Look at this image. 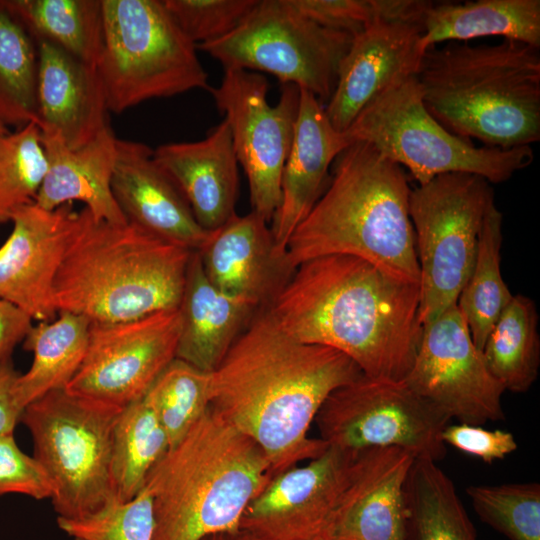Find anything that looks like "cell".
Wrapping results in <instances>:
<instances>
[{"label": "cell", "instance_id": "27", "mask_svg": "<svg viewBox=\"0 0 540 540\" xmlns=\"http://www.w3.org/2000/svg\"><path fill=\"white\" fill-rule=\"evenodd\" d=\"M421 23L427 49L443 42L489 36L540 47L539 0L431 2Z\"/></svg>", "mask_w": 540, "mask_h": 540}, {"label": "cell", "instance_id": "22", "mask_svg": "<svg viewBox=\"0 0 540 540\" xmlns=\"http://www.w3.org/2000/svg\"><path fill=\"white\" fill-rule=\"evenodd\" d=\"M351 143L345 132L333 127L325 106L300 89L293 141L282 171L281 199L270 222L281 254L286 255L291 235L325 190L334 160Z\"/></svg>", "mask_w": 540, "mask_h": 540}, {"label": "cell", "instance_id": "44", "mask_svg": "<svg viewBox=\"0 0 540 540\" xmlns=\"http://www.w3.org/2000/svg\"><path fill=\"white\" fill-rule=\"evenodd\" d=\"M18 375L11 361L0 363V436L13 434L24 411L14 395Z\"/></svg>", "mask_w": 540, "mask_h": 540}, {"label": "cell", "instance_id": "30", "mask_svg": "<svg viewBox=\"0 0 540 540\" xmlns=\"http://www.w3.org/2000/svg\"><path fill=\"white\" fill-rule=\"evenodd\" d=\"M405 503L409 540H477L452 480L436 461L414 458Z\"/></svg>", "mask_w": 540, "mask_h": 540}, {"label": "cell", "instance_id": "32", "mask_svg": "<svg viewBox=\"0 0 540 540\" xmlns=\"http://www.w3.org/2000/svg\"><path fill=\"white\" fill-rule=\"evenodd\" d=\"M502 224L503 215L494 200L485 213L474 263L456 303L481 351L513 296L501 273Z\"/></svg>", "mask_w": 540, "mask_h": 540}, {"label": "cell", "instance_id": "10", "mask_svg": "<svg viewBox=\"0 0 540 540\" xmlns=\"http://www.w3.org/2000/svg\"><path fill=\"white\" fill-rule=\"evenodd\" d=\"M493 201L490 183L470 173L439 175L411 189L409 215L419 265L422 326L457 303Z\"/></svg>", "mask_w": 540, "mask_h": 540}, {"label": "cell", "instance_id": "43", "mask_svg": "<svg viewBox=\"0 0 540 540\" xmlns=\"http://www.w3.org/2000/svg\"><path fill=\"white\" fill-rule=\"evenodd\" d=\"M32 321L20 308L0 298V363L11 361L14 349L33 326Z\"/></svg>", "mask_w": 540, "mask_h": 540}, {"label": "cell", "instance_id": "25", "mask_svg": "<svg viewBox=\"0 0 540 540\" xmlns=\"http://www.w3.org/2000/svg\"><path fill=\"white\" fill-rule=\"evenodd\" d=\"M47 172L35 203L47 210L79 201L95 220L127 223L112 193L117 138L108 123L91 141L71 149L53 133H42Z\"/></svg>", "mask_w": 540, "mask_h": 540}, {"label": "cell", "instance_id": "21", "mask_svg": "<svg viewBox=\"0 0 540 540\" xmlns=\"http://www.w3.org/2000/svg\"><path fill=\"white\" fill-rule=\"evenodd\" d=\"M111 188L126 222L156 237L197 251L211 233L144 143L117 138Z\"/></svg>", "mask_w": 540, "mask_h": 540}, {"label": "cell", "instance_id": "40", "mask_svg": "<svg viewBox=\"0 0 540 540\" xmlns=\"http://www.w3.org/2000/svg\"><path fill=\"white\" fill-rule=\"evenodd\" d=\"M257 2L258 0H163L173 20L196 47L231 33Z\"/></svg>", "mask_w": 540, "mask_h": 540}, {"label": "cell", "instance_id": "8", "mask_svg": "<svg viewBox=\"0 0 540 540\" xmlns=\"http://www.w3.org/2000/svg\"><path fill=\"white\" fill-rule=\"evenodd\" d=\"M344 132L351 142H367L383 157L406 168L418 185L456 172L502 183L534 158L531 146L477 147L472 140L448 131L426 109L415 76L377 95Z\"/></svg>", "mask_w": 540, "mask_h": 540}, {"label": "cell", "instance_id": "7", "mask_svg": "<svg viewBox=\"0 0 540 540\" xmlns=\"http://www.w3.org/2000/svg\"><path fill=\"white\" fill-rule=\"evenodd\" d=\"M103 41L97 69L109 112L194 89L209 90L197 47L163 1L101 0Z\"/></svg>", "mask_w": 540, "mask_h": 540}, {"label": "cell", "instance_id": "29", "mask_svg": "<svg viewBox=\"0 0 540 540\" xmlns=\"http://www.w3.org/2000/svg\"><path fill=\"white\" fill-rule=\"evenodd\" d=\"M35 44L48 42L97 66L103 41L101 0H0Z\"/></svg>", "mask_w": 540, "mask_h": 540}, {"label": "cell", "instance_id": "31", "mask_svg": "<svg viewBox=\"0 0 540 540\" xmlns=\"http://www.w3.org/2000/svg\"><path fill=\"white\" fill-rule=\"evenodd\" d=\"M535 302L513 294L494 323L482 354L492 376L505 391L525 393L537 380L540 336Z\"/></svg>", "mask_w": 540, "mask_h": 540}, {"label": "cell", "instance_id": "3", "mask_svg": "<svg viewBox=\"0 0 540 540\" xmlns=\"http://www.w3.org/2000/svg\"><path fill=\"white\" fill-rule=\"evenodd\" d=\"M407 175L370 144L352 142L334 160L329 182L291 235L292 269L326 255H350L419 284Z\"/></svg>", "mask_w": 540, "mask_h": 540}, {"label": "cell", "instance_id": "13", "mask_svg": "<svg viewBox=\"0 0 540 540\" xmlns=\"http://www.w3.org/2000/svg\"><path fill=\"white\" fill-rule=\"evenodd\" d=\"M267 79L258 73L226 69L221 83L210 87L224 114L238 163L249 183L252 211L269 224L281 199V177L299 107L300 89L284 84L278 102L267 101Z\"/></svg>", "mask_w": 540, "mask_h": 540}, {"label": "cell", "instance_id": "1", "mask_svg": "<svg viewBox=\"0 0 540 540\" xmlns=\"http://www.w3.org/2000/svg\"><path fill=\"white\" fill-rule=\"evenodd\" d=\"M362 374L343 353L292 338L259 308L210 372V407L262 449L275 475L328 448L310 426L329 395Z\"/></svg>", "mask_w": 540, "mask_h": 540}, {"label": "cell", "instance_id": "24", "mask_svg": "<svg viewBox=\"0 0 540 540\" xmlns=\"http://www.w3.org/2000/svg\"><path fill=\"white\" fill-rule=\"evenodd\" d=\"M153 158L204 230L214 231L236 214L238 161L226 120L201 140L160 145Z\"/></svg>", "mask_w": 540, "mask_h": 540}, {"label": "cell", "instance_id": "9", "mask_svg": "<svg viewBox=\"0 0 540 540\" xmlns=\"http://www.w3.org/2000/svg\"><path fill=\"white\" fill-rule=\"evenodd\" d=\"M123 408L68 392L47 393L24 409L34 457L53 485L58 517L87 516L112 497L113 431Z\"/></svg>", "mask_w": 540, "mask_h": 540}, {"label": "cell", "instance_id": "6", "mask_svg": "<svg viewBox=\"0 0 540 540\" xmlns=\"http://www.w3.org/2000/svg\"><path fill=\"white\" fill-rule=\"evenodd\" d=\"M192 252L83 208L54 282L57 313L116 323L178 308Z\"/></svg>", "mask_w": 540, "mask_h": 540}, {"label": "cell", "instance_id": "26", "mask_svg": "<svg viewBox=\"0 0 540 540\" xmlns=\"http://www.w3.org/2000/svg\"><path fill=\"white\" fill-rule=\"evenodd\" d=\"M178 309L176 358L205 372L217 368L257 310L213 285L198 251L192 252Z\"/></svg>", "mask_w": 540, "mask_h": 540}, {"label": "cell", "instance_id": "45", "mask_svg": "<svg viewBox=\"0 0 540 540\" xmlns=\"http://www.w3.org/2000/svg\"><path fill=\"white\" fill-rule=\"evenodd\" d=\"M202 540H257V539L251 536L250 534L239 529L234 532H224V533L210 535Z\"/></svg>", "mask_w": 540, "mask_h": 540}, {"label": "cell", "instance_id": "28", "mask_svg": "<svg viewBox=\"0 0 540 540\" xmlns=\"http://www.w3.org/2000/svg\"><path fill=\"white\" fill-rule=\"evenodd\" d=\"M57 315L50 322L33 325L23 340L24 349L32 353L30 368L14 383L15 398L23 409L47 393L65 388L85 357L91 322L70 312Z\"/></svg>", "mask_w": 540, "mask_h": 540}, {"label": "cell", "instance_id": "19", "mask_svg": "<svg viewBox=\"0 0 540 540\" xmlns=\"http://www.w3.org/2000/svg\"><path fill=\"white\" fill-rule=\"evenodd\" d=\"M414 456L397 447L354 454L330 540H409L405 484Z\"/></svg>", "mask_w": 540, "mask_h": 540}, {"label": "cell", "instance_id": "38", "mask_svg": "<svg viewBox=\"0 0 540 540\" xmlns=\"http://www.w3.org/2000/svg\"><path fill=\"white\" fill-rule=\"evenodd\" d=\"M58 527L74 540H153V498L142 488L131 500L111 498L95 512L76 519L57 517Z\"/></svg>", "mask_w": 540, "mask_h": 540}, {"label": "cell", "instance_id": "4", "mask_svg": "<svg viewBox=\"0 0 540 540\" xmlns=\"http://www.w3.org/2000/svg\"><path fill=\"white\" fill-rule=\"evenodd\" d=\"M415 77L426 109L451 133L501 149L540 140L539 48L449 42L426 50Z\"/></svg>", "mask_w": 540, "mask_h": 540}, {"label": "cell", "instance_id": "33", "mask_svg": "<svg viewBox=\"0 0 540 540\" xmlns=\"http://www.w3.org/2000/svg\"><path fill=\"white\" fill-rule=\"evenodd\" d=\"M169 448L168 436L144 397L125 406L113 431V498L122 502L134 498L143 488L150 470Z\"/></svg>", "mask_w": 540, "mask_h": 540}, {"label": "cell", "instance_id": "37", "mask_svg": "<svg viewBox=\"0 0 540 540\" xmlns=\"http://www.w3.org/2000/svg\"><path fill=\"white\" fill-rule=\"evenodd\" d=\"M466 493L478 517L510 540H540L539 483L470 485Z\"/></svg>", "mask_w": 540, "mask_h": 540}, {"label": "cell", "instance_id": "11", "mask_svg": "<svg viewBox=\"0 0 540 540\" xmlns=\"http://www.w3.org/2000/svg\"><path fill=\"white\" fill-rule=\"evenodd\" d=\"M353 36L318 25L289 0H258L228 35L197 45L226 69L263 71L312 93L324 106Z\"/></svg>", "mask_w": 540, "mask_h": 540}, {"label": "cell", "instance_id": "2", "mask_svg": "<svg viewBox=\"0 0 540 540\" xmlns=\"http://www.w3.org/2000/svg\"><path fill=\"white\" fill-rule=\"evenodd\" d=\"M266 309L292 338L343 353L371 378L404 380L422 334L418 285L350 255L302 262Z\"/></svg>", "mask_w": 540, "mask_h": 540}, {"label": "cell", "instance_id": "17", "mask_svg": "<svg viewBox=\"0 0 540 540\" xmlns=\"http://www.w3.org/2000/svg\"><path fill=\"white\" fill-rule=\"evenodd\" d=\"M79 220L72 203L47 210L34 202L18 209L0 246V298L32 320L55 318L54 282Z\"/></svg>", "mask_w": 540, "mask_h": 540}, {"label": "cell", "instance_id": "16", "mask_svg": "<svg viewBox=\"0 0 540 540\" xmlns=\"http://www.w3.org/2000/svg\"><path fill=\"white\" fill-rule=\"evenodd\" d=\"M355 453L328 446L316 458L275 474L246 507L239 529L257 540H330Z\"/></svg>", "mask_w": 540, "mask_h": 540}, {"label": "cell", "instance_id": "20", "mask_svg": "<svg viewBox=\"0 0 540 540\" xmlns=\"http://www.w3.org/2000/svg\"><path fill=\"white\" fill-rule=\"evenodd\" d=\"M197 251L213 285L257 309L272 303L295 270L277 250L270 224L254 211L236 213Z\"/></svg>", "mask_w": 540, "mask_h": 540}, {"label": "cell", "instance_id": "5", "mask_svg": "<svg viewBox=\"0 0 540 540\" xmlns=\"http://www.w3.org/2000/svg\"><path fill=\"white\" fill-rule=\"evenodd\" d=\"M248 436L210 406L150 470L153 540H202L239 530L243 513L273 477Z\"/></svg>", "mask_w": 540, "mask_h": 540}, {"label": "cell", "instance_id": "35", "mask_svg": "<svg viewBox=\"0 0 540 540\" xmlns=\"http://www.w3.org/2000/svg\"><path fill=\"white\" fill-rule=\"evenodd\" d=\"M210 372L175 358L143 396L156 413L170 443H177L207 411Z\"/></svg>", "mask_w": 540, "mask_h": 540}, {"label": "cell", "instance_id": "15", "mask_svg": "<svg viewBox=\"0 0 540 540\" xmlns=\"http://www.w3.org/2000/svg\"><path fill=\"white\" fill-rule=\"evenodd\" d=\"M404 381L459 423L482 426L505 418V390L488 370L457 304L422 326Z\"/></svg>", "mask_w": 540, "mask_h": 540}, {"label": "cell", "instance_id": "47", "mask_svg": "<svg viewBox=\"0 0 540 540\" xmlns=\"http://www.w3.org/2000/svg\"><path fill=\"white\" fill-rule=\"evenodd\" d=\"M316 540H326V539H316Z\"/></svg>", "mask_w": 540, "mask_h": 540}, {"label": "cell", "instance_id": "18", "mask_svg": "<svg viewBox=\"0 0 540 540\" xmlns=\"http://www.w3.org/2000/svg\"><path fill=\"white\" fill-rule=\"evenodd\" d=\"M426 50L421 20H379L354 35L325 105L333 127L344 132L377 95L416 76Z\"/></svg>", "mask_w": 540, "mask_h": 540}, {"label": "cell", "instance_id": "41", "mask_svg": "<svg viewBox=\"0 0 540 540\" xmlns=\"http://www.w3.org/2000/svg\"><path fill=\"white\" fill-rule=\"evenodd\" d=\"M52 482L38 460L24 453L14 435L0 436V496L16 493L37 500L51 499Z\"/></svg>", "mask_w": 540, "mask_h": 540}, {"label": "cell", "instance_id": "34", "mask_svg": "<svg viewBox=\"0 0 540 540\" xmlns=\"http://www.w3.org/2000/svg\"><path fill=\"white\" fill-rule=\"evenodd\" d=\"M37 46L0 8V120L16 129L37 123Z\"/></svg>", "mask_w": 540, "mask_h": 540}, {"label": "cell", "instance_id": "39", "mask_svg": "<svg viewBox=\"0 0 540 540\" xmlns=\"http://www.w3.org/2000/svg\"><path fill=\"white\" fill-rule=\"evenodd\" d=\"M308 19L352 36L379 20H422L431 1L423 0H289Z\"/></svg>", "mask_w": 540, "mask_h": 540}, {"label": "cell", "instance_id": "23", "mask_svg": "<svg viewBox=\"0 0 540 540\" xmlns=\"http://www.w3.org/2000/svg\"><path fill=\"white\" fill-rule=\"evenodd\" d=\"M36 46L37 125L42 133L56 134L67 147L77 149L109 123L97 66L48 42Z\"/></svg>", "mask_w": 540, "mask_h": 540}, {"label": "cell", "instance_id": "12", "mask_svg": "<svg viewBox=\"0 0 540 540\" xmlns=\"http://www.w3.org/2000/svg\"><path fill=\"white\" fill-rule=\"evenodd\" d=\"M450 420L404 380L362 374L333 391L314 422L328 446L350 452L397 447L437 462L446 455L441 434Z\"/></svg>", "mask_w": 540, "mask_h": 540}, {"label": "cell", "instance_id": "36", "mask_svg": "<svg viewBox=\"0 0 540 540\" xmlns=\"http://www.w3.org/2000/svg\"><path fill=\"white\" fill-rule=\"evenodd\" d=\"M42 134L35 122L0 136V223L34 203L47 172Z\"/></svg>", "mask_w": 540, "mask_h": 540}, {"label": "cell", "instance_id": "46", "mask_svg": "<svg viewBox=\"0 0 540 540\" xmlns=\"http://www.w3.org/2000/svg\"><path fill=\"white\" fill-rule=\"evenodd\" d=\"M9 132L8 126H6L1 120H0V136L6 134Z\"/></svg>", "mask_w": 540, "mask_h": 540}, {"label": "cell", "instance_id": "14", "mask_svg": "<svg viewBox=\"0 0 540 540\" xmlns=\"http://www.w3.org/2000/svg\"><path fill=\"white\" fill-rule=\"evenodd\" d=\"M179 309L116 323H91L88 346L65 389L119 408L142 398L176 358Z\"/></svg>", "mask_w": 540, "mask_h": 540}, {"label": "cell", "instance_id": "42", "mask_svg": "<svg viewBox=\"0 0 540 540\" xmlns=\"http://www.w3.org/2000/svg\"><path fill=\"white\" fill-rule=\"evenodd\" d=\"M445 445L491 464L513 453L518 444L511 432L489 430L481 425L466 423L448 424L441 434Z\"/></svg>", "mask_w": 540, "mask_h": 540}]
</instances>
